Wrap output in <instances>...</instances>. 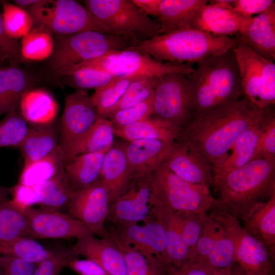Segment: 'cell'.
I'll return each instance as SVG.
<instances>
[{"label":"cell","instance_id":"obj_1","mask_svg":"<svg viewBox=\"0 0 275 275\" xmlns=\"http://www.w3.org/2000/svg\"><path fill=\"white\" fill-rule=\"evenodd\" d=\"M270 113L269 107L258 108L244 97L225 108L191 119L180 130L177 141L196 150L213 168L246 130Z\"/></svg>","mask_w":275,"mask_h":275},{"label":"cell","instance_id":"obj_2","mask_svg":"<svg viewBox=\"0 0 275 275\" xmlns=\"http://www.w3.org/2000/svg\"><path fill=\"white\" fill-rule=\"evenodd\" d=\"M197 64V69L186 76L191 119L225 108L240 99L243 94L240 76L232 49Z\"/></svg>","mask_w":275,"mask_h":275},{"label":"cell","instance_id":"obj_3","mask_svg":"<svg viewBox=\"0 0 275 275\" xmlns=\"http://www.w3.org/2000/svg\"><path fill=\"white\" fill-rule=\"evenodd\" d=\"M217 204L211 211L241 219L261 199L275 194V159L257 158L213 179Z\"/></svg>","mask_w":275,"mask_h":275},{"label":"cell","instance_id":"obj_4","mask_svg":"<svg viewBox=\"0 0 275 275\" xmlns=\"http://www.w3.org/2000/svg\"><path fill=\"white\" fill-rule=\"evenodd\" d=\"M236 38L215 36L192 28L173 30L144 41L131 48L145 53L156 60L173 63H197L231 49Z\"/></svg>","mask_w":275,"mask_h":275},{"label":"cell","instance_id":"obj_5","mask_svg":"<svg viewBox=\"0 0 275 275\" xmlns=\"http://www.w3.org/2000/svg\"><path fill=\"white\" fill-rule=\"evenodd\" d=\"M54 40L53 51L47 65L50 72L58 78L83 62L114 50L130 48L136 42L96 31L54 36Z\"/></svg>","mask_w":275,"mask_h":275},{"label":"cell","instance_id":"obj_6","mask_svg":"<svg viewBox=\"0 0 275 275\" xmlns=\"http://www.w3.org/2000/svg\"><path fill=\"white\" fill-rule=\"evenodd\" d=\"M151 194L149 201L178 213H208L214 209L216 198L209 186L187 182L180 178L163 163L148 175Z\"/></svg>","mask_w":275,"mask_h":275},{"label":"cell","instance_id":"obj_7","mask_svg":"<svg viewBox=\"0 0 275 275\" xmlns=\"http://www.w3.org/2000/svg\"><path fill=\"white\" fill-rule=\"evenodd\" d=\"M85 6L113 35L134 41L159 34L160 24L141 12L131 0H86Z\"/></svg>","mask_w":275,"mask_h":275},{"label":"cell","instance_id":"obj_8","mask_svg":"<svg viewBox=\"0 0 275 275\" xmlns=\"http://www.w3.org/2000/svg\"><path fill=\"white\" fill-rule=\"evenodd\" d=\"M26 10L34 19V26L53 36L86 31L113 34L85 7L73 0H38Z\"/></svg>","mask_w":275,"mask_h":275},{"label":"cell","instance_id":"obj_9","mask_svg":"<svg viewBox=\"0 0 275 275\" xmlns=\"http://www.w3.org/2000/svg\"><path fill=\"white\" fill-rule=\"evenodd\" d=\"M82 68L101 70L114 76L140 78L161 77L172 73L189 76L195 71L190 64L164 63L131 47L109 52L83 62L70 71Z\"/></svg>","mask_w":275,"mask_h":275},{"label":"cell","instance_id":"obj_10","mask_svg":"<svg viewBox=\"0 0 275 275\" xmlns=\"http://www.w3.org/2000/svg\"><path fill=\"white\" fill-rule=\"evenodd\" d=\"M240 73L243 94L259 108L275 103V64L238 41L232 48Z\"/></svg>","mask_w":275,"mask_h":275},{"label":"cell","instance_id":"obj_11","mask_svg":"<svg viewBox=\"0 0 275 275\" xmlns=\"http://www.w3.org/2000/svg\"><path fill=\"white\" fill-rule=\"evenodd\" d=\"M224 229L234 248L235 263L254 275H272V264L265 245L250 234L236 217L224 212L209 213Z\"/></svg>","mask_w":275,"mask_h":275},{"label":"cell","instance_id":"obj_12","mask_svg":"<svg viewBox=\"0 0 275 275\" xmlns=\"http://www.w3.org/2000/svg\"><path fill=\"white\" fill-rule=\"evenodd\" d=\"M180 130L191 119L186 75L169 74L161 77L154 90L153 115Z\"/></svg>","mask_w":275,"mask_h":275},{"label":"cell","instance_id":"obj_13","mask_svg":"<svg viewBox=\"0 0 275 275\" xmlns=\"http://www.w3.org/2000/svg\"><path fill=\"white\" fill-rule=\"evenodd\" d=\"M100 118L87 90L67 94L64 109L57 125L60 145L67 157L79 140Z\"/></svg>","mask_w":275,"mask_h":275},{"label":"cell","instance_id":"obj_14","mask_svg":"<svg viewBox=\"0 0 275 275\" xmlns=\"http://www.w3.org/2000/svg\"><path fill=\"white\" fill-rule=\"evenodd\" d=\"M188 260L212 270L224 269L235 263L230 238L208 213L204 215L200 238Z\"/></svg>","mask_w":275,"mask_h":275},{"label":"cell","instance_id":"obj_15","mask_svg":"<svg viewBox=\"0 0 275 275\" xmlns=\"http://www.w3.org/2000/svg\"><path fill=\"white\" fill-rule=\"evenodd\" d=\"M110 196L99 179L87 187L73 192L67 207L68 213L80 222L94 235L105 237Z\"/></svg>","mask_w":275,"mask_h":275},{"label":"cell","instance_id":"obj_16","mask_svg":"<svg viewBox=\"0 0 275 275\" xmlns=\"http://www.w3.org/2000/svg\"><path fill=\"white\" fill-rule=\"evenodd\" d=\"M28 237L33 239L76 238L93 234L80 222L61 211L41 207L23 210ZM94 235V234H93Z\"/></svg>","mask_w":275,"mask_h":275},{"label":"cell","instance_id":"obj_17","mask_svg":"<svg viewBox=\"0 0 275 275\" xmlns=\"http://www.w3.org/2000/svg\"><path fill=\"white\" fill-rule=\"evenodd\" d=\"M148 175L133 179L122 194L110 203L107 220L116 226L144 223L152 217Z\"/></svg>","mask_w":275,"mask_h":275},{"label":"cell","instance_id":"obj_18","mask_svg":"<svg viewBox=\"0 0 275 275\" xmlns=\"http://www.w3.org/2000/svg\"><path fill=\"white\" fill-rule=\"evenodd\" d=\"M123 242L143 255L154 256L164 265L168 264L167 242L163 226L153 217L143 225L138 224L111 228Z\"/></svg>","mask_w":275,"mask_h":275},{"label":"cell","instance_id":"obj_19","mask_svg":"<svg viewBox=\"0 0 275 275\" xmlns=\"http://www.w3.org/2000/svg\"><path fill=\"white\" fill-rule=\"evenodd\" d=\"M182 180L195 184L209 186L213 182L212 166L189 145L176 141L163 163Z\"/></svg>","mask_w":275,"mask_h":275},{"label":"cell","instance_id":"obj_20","mask_svg":"<svg viewBox=\"0 0 275 275\" xmlns=\"http://www.w3.org/2000/svg\"><path fill=\"white\" fill-rule=\"evenodd\" d=\"M174 143L156 139H141L125 144L132 180L149 175L161 166Z\"/></svg>","mask_w":275,"mask_h":275},{"label":"cell","instance_id":"obj_21","mask_svg":"<svg viewBox=\"0 0 275 275\" xmlns=\"http://www.w3.org/2000/svg\"><path fill=\"white\" fill-rule=\"evenodd\" d=\"M71 249L77 256L93 261L109 275H126L123 255L108 237L98 238L93 234L87 235L77 239Z\"/></svg>","mask_w":275,"mask_h":275},{"label":"cell","instance_id":"obj_22","mask_svg":"<svg viewBox=\"0 0 275 275\" xmlns=\"http://www.w3.org/2000/svg\"><path fill=\"white\" fill-rule=\"evenodd\" d=\"M260 56L275 59V4L253 17L236 37Z\"/></svg>","mask_w":275,"mask_h":275},{"label":"cell","instance_id":"obj_23","mask_svg":"<svg viewBox=\"0 0 275 275\" xmlns=\"http://www.w3.org/2000/svg\"><path fill=\"white\" fill-rule=\"evenodd\" d=\"M252 18H244L236 14L233 10L207 3L195 17L191 28L215 36L230 37L234 35L237 36Z\"/></svg>","mask_w":275,"mask_h":275},{"label":"cell","instance_id":"obj_24","mask_svg":"<svg viewBox=\"0 0 275 275\" xmlns=\"http://www.w3.org/2000/svg\"><path fill=\"white\" fill-rule=\"evenodd\" d=\"M99 179L109 191L110 203L127 188L132 178L125 144H114L106 153Z\"/></svg>","mask_w":275,"mask_h":275},{"label":"cell","instance_id":"obj_25","mask_svg":"<svg viewBox=\"0 0 275 275\" xmlns=\"http://www.w3.org/2000/svg\"><path fill=\"white\" fill-rule=\"evenodd\" d=\"M271 112L246 130L233 144L226 155L213 167V179L241 167L251 161L260 135Z\"/></svg>","mask_w":275,"mask_h":275},{"label":"cell","instance_id":"obj_26","mask_svg":"<svg viewBox=\"0 0 275 275\" xmlns=\"http://www.w3.org/2000/svg\"><path fill=\"white\" fill-rule=\"evenodd\" d=\"M244 229L261 242L270 256L275 250V194L256 203L241 219Z\"/></svg>","mask_w":275,"mask_h":275},{"label":"cell","instance_id":"obj_27","mask_svg":"<svg viewBox=\"0 0 275 275\" xmlns=\"http://www.w3.org/2000/svg\"><path fill=\"white\" fill-rule=\"evenodd\" d=\"M149 206L151 215L161 223L165 231L168 265L178 267L188 259L189 251L182 238L177 213L154 202L149 201Z\"/></svg>","mask_w":275,"mask_h":275},{"label":"cell","instance_id":"obj_28","mask_svg":"<svg viewBox=\"0 0 275 275\" xmlns=\"http://www.w3.org/2000/svg\"><path fill=\"white\" fill-rule=\"evenodd\" d=\"M207 0H161L156 19L160 24L159 34L184 28L192 23Z\"/></svg>","mask_w":275,"mask_h":275},{"label":"cell","instance_id":"obj_29","mask_svg":"<svg viewBox=\"0 0 275 275\" xmlns=\"http://www.w3.org/2000/svg\"><path fill=\"white\" fill-rule=\"evenodd\" d=\"M59 145L58 126L54 122L29 126L17 148L23 157L24 164H26L47 156Z\"/></svg>","mask_w":275,"mask_h":275},{"label":"cell","instance_id":"obj_30","mask_svg":"<svg viewBox=\"0 0 275 275\" xmlns=\"http://www.w3.org/2000/svg\"><path fill=\"white\" fill-rule=\"evenodd\" d=\"M32 85L26 72L18 65L0 67V117L17 109Z\"/></svg>","mask_w":275,"mask_h":275},{"label":"cell","instance_id":"obj_31","mask_svg":"<svg viewBox=\"0 0 275 275\" xmlns=\"http://www.w3.org/2000/svg\"><path fill=\"white\" fill-rule=\"evenodd\" d=\"M109 149L79 154L66 161L65 172L73 191L87 187L99 179L104 156Z\"/></svg>","mask_w":275,"mask_h":275},{"label":"cell","instance_id":"obj_32","mask_svg":"<svg viewBox=\"0 0 275 275\" xmlns=\"http://www.w3.org/2000/svg\"><path fill=\"white\" fill-rule=\"evenodd\" d=\"M18 107L23 118L32 125L54 123L59 112V105L53 96L43 89L29 90Z\"/></svg>","mask_w":275,"mask_h":275},{"label":"cell","instance_id":"obj_33","mask_svg":"<svg viewBox=\"0 0 275 275\" xmlns=\"http://www.w3.org/2000/svg\"><path fill=\"white\" fill-rule=\"evenodd\" d=\"M115 135L128 142L141 139H156L174 143L180 129L154 116L130 125L114 127Z\"/></svg>","mask_w":275,"mask_h":275},{"label":"cell","instance_id":"obj_34","mask_svg":"<svg viewBox=\"0 0 275 275\" xmlns=\"http://www.w3.org/2000/svg\"><path fill=\"white\" fill-rule=\"evenodd\" d=\"M66 157L59 145L47 156L24 164L18 184L34 185L49 180L64 170Z\"/></svg>","mask_w":275,"mask_h":275},{"label":"cell","instance_id":"obj_35","mask_svg":"<svg viewBox=\"0 0 275 275\" xmlns=\"http://www.w3.org/2000/svg\"><path fill=\"white\" fill-rule=\"evenodd\" d=\"M105 237L113 240L122 253L126 275H167L165 265L156 258L143 255L121 240L111 229H107Z\"/></svg>","mask_w":275,"mask_h":275},{"label":"cell","instance_id":"obj_36","mask_svg":"<svg viewBox=\"0 0 275 275\" xmlns=\"http://www.w3.org/2000/svg\"><path fill=\"white\" fill-rule=\"evenodd\" d=\"M114 126L108 119L99 118L79 140L67 157V160L84 153H95L109 149L114 144Z\"/></svg>","mask_w":275,"mask_h":275},{"label":"cell","instance_id":"obj_37","mask_svg":"<svg viewBox=\"0 0 275 275\" xmlns=\"http://www.w3.org/2000/svg\"><path fill=\"white\" fill-rule=\"evenodd\" d=\"M37 191L38 204L60 211L67 208L73 194L64 170L40 184L35 185Z\"/></svg>","mask_w":275,"mask_h":275},{"label":"cell","instance_id":"obj_38","mask_svg":"<svg viewBox=\"0 0 275 275\" xmlns=\"http://www.w3.org/2000/svg\"><path fill=\"white\" fill-rule=\"evenodd\" d=\"M139 78H141L133 76H115L105 85L96 89L91 99L100 117L106 118L130 84Z\"/></svg>","mask_w":275,"mask_h":275},{"label":"cell","instance_id":"obj_39","mask_svg":"<svg viewBox=\"0 0 275 275\" xmlns=\"http://www.w3.org/2000/svg\"><path fill=\"white\" fill-rule=\"evenodd\" d=\"M54 45L52 34L43 28L34 26L22 38L20 45L21 59L36 61L48 59L53 52Z\"/></svg>","mask_w":275,"mask_h":275},{"label":"cell","instance_id":"obj_40","mask_svg":"<svg viewBox=\"0 0 275 275\" xmlns=\"http://www.w3.org/2000/svg\"><path fill=\"white\" fill-rule=\"evenodd\" d=\"M52 251L44 248L34 239L22 236L0 241V255L14 257L38 264L51 254Z\"/></svg>","mask_w":275,"mask_h":275},{"label":"cell","instance_id":"obj_41","mask_svg":"<svg viewBox=\"0 0 275 275\" xmlns=\"http://www.w3.org/2000/svg\"><path fill=\"white\" fill-rule=\"evenodd\" d=\"M28 237L27 224L23 210L10 200L0 201V241Z\"/></svg>","mask_w":275,"mask_h":275},{"label":"cell","instance_id":"obj_42","mask_svg":"<svg viewBox=\"0 0 275 275\" xmlns=\"http://www.w3.org/2000/svg\"><path fill=\"white\" fill-rule=\"evenodd\" d=\"M3 23L10 37L15 40L23 38L33 29L34 21L26 10L7 2L3 3Z\"/></svg>","mask_w":275,"mask_h":275},{"label":"cell","instance_id":"obj_43","mask_svg":"<svg viewBox=\"0 0 275 275\" xmlns=\"http://www.w3.org/2000/svg\"><path fill=\"white\" fill-rule=\"evenodd\" d=\"M115 77L101 70L82 68L70 71L59 78L76 90H96L108 82Z\"/></svg>","mask_w":275,"mask_h":275},{"label":"cell","instance_id":"obj_44","mask_svg":"<svg viewBox=\"0 0 275 275\" xmlns=\"http://www.w3.org/2000/svg\"><path fill=\"white\" fill-rule=\"evenodd\" d=\"M29 126L16 109L6 114L0 121V148L17 147L25 136Z\"/></svg>","mask_w":275,"mask_h":275},{"label":"cell","instance_id":"obj_45","mask_svg":"<svg viewBox=\"0 0 275 275\" xmlns=\"http://www.w3.org/2000/svg\"><path fill=\"white\" fill-rule=\"evenodd\" d=\"M160 77H144L133 81L106 118L118 111L132 106L147 99L154 92Z\"/></svg>","mask_w":275,"mask_h":275},{"label":"cell","instance_id":"obj_46","mask_svg":"<svg viewBox=\"0 0 275 275\" xmlns=\"http://www.w3.org/2000/svg\"><path fill=\"white\" fill-rule=\"evenodd\" d=\"M154 92L147 99L132 106L118 111L107 117L114 127H121L145 120L153 115Z\"/></svg>","mask_w":275,"mask_h":275},{"label":"cell","instance_id":"obj_47","mask_svg":"<svg viewBox=\"0 0 275 275\" xmlns=\"http://www.w3.org/2000/svg\"><path fill=\"white\" fill-rule=\"evenodd\" d=\"M176 213L179 219L182 238L189 249L190 255L200 238L204 217L207 213Z\"/></svg>","mask_w":275,"mask_h":275},{"label":"cell","instance_id":"obj_48","mask_svg":"<svg viewBox=\"0 0 275 275\" xmlns=\"http://www.w3.org/2000/svg\"><path fill=\"white\" fill-rule=\"evenodd\" d=\"M76 257L72 249L52 251L48 258L37 264L33 275H59L68 262Z\"/></svg>","mask_w":275,"mask_h":275},{"label":"cell","instance_id":"obj_49","mask_svg":"<svg viewBox=\"0 0 275 275\" xmlns=\"http://www.w3.org/2000/svg\"><path fill=\"white\" fill-rule=\"evenodd\" d=\"M257 158L275 159V117L274 115L265 124L259 138L252 160Z\"/></svg>","mask_w":275,"mask_h":275},{"label":"cell","instance_id":"obj_50","mask_svg":"<svg viewBox=\"0 0 275 275\" xmlns=\"http://www.w3.org/2000/svg\"><path fill=\"white\" fill-rule=\"evenodd\" d=\"M20 59V45L17 40L7 34L0 13V61H8L10 65H18Z\"/></svg>","mask_w":275,"mask_h":275},{"label":"cell","instance_id":"obj_51","mask_svg":"<svg viewBox=\"0 0 275 275\" xmlns=\"http://www.w3.org/2000/svg\"><path fill=\"white\" fill-rule=\"evenodd\" d=\"M37 264L20 258L0 255L1 275H33Z\"/></svg>","mask_w":275,"mask_h":275},{"label":"cell","instance_id":"obj_52","mask_svg":"<svg viewBox=\"0 0 275 275\" xmlns=\"http://www.w3.org/2000/svg\"><path fill=\"white\" fill-rule=\"evenodd\" d=\"M275 4L272 0H235L233 11L244 18L258 15Z\"/></svg>","mask_w":275,"mask_h":275},{"label":"cell","instance_id":"obj_53","mask_svg":"<svg viewBox=\"0 0 275 275\" xmlns=\"http://www.w3.org/2000/svg\"><path fill=\"white\" fill-rule=\"evenodd\" d=\"M67 267L79 275H109L100 265L89 259H72Z\"/></svg>","mask_w":275,"mask_h":275},{"label":"cell","instance_id":"obj_54","mask_svg":"<svg viewBox=\"0 0 275 275\" xmlns=\"http://www.w3.org/2000/svg\"><path fill=\"white\" fill-rule=\"evenodd\" d=\"M165 266L167 275H212V269L189 260L178 267L172 265Z\"/></svg>","mask_w":275,"mask_h":275},{"label":"cell","instance_id":"obj_55","mask_svg":"<svg viewBox=\"0 0 275 275\" xmlns=\"http://www.w3.org/2000/svg\"><path fill=\"white\" fill-rule=\"evenodd\" d=\"M132 3L147 16L157 18L161 0H131Z\"/></svg>","mask_w":275,"mask_h":275},{"label":"cell","instance_id":"obj_56","mask_svg":"<svg viewBox=\"0 0 275 275\" xmlns=\"http://www.w3.org/2000/svg\"><path fill=\"white\" fill-rule=\"evenodd\" d=\"M209 4L222 8L233 10L235 0H212L209 1Z\"/></svg>","mask_w":275,"mask_h":275},{"label":"cell","instance_id":"obj_57","mask_svg":"<svg viewBox=\"0 0 275 275\" xmlns=\"http://www.w3.org/2000/svg\"><path fill=\"white\" fill-rule=\"evenodd\" d=\"M38 0H16L14 1L15 5L20 8H27L36 3Z\"/></svg>","mask_w":275,"mask_h":275},{"label":"cell","instance_id":"obj_58","mask_svg":"<svg viewBox=\"0 0 275 275\" xmlns=\"http://www.w3.org/2000/svg\"><path fill=\"white\" fill-rule=\"evenodd\" d=\"M233 265L224 269L212 270V275H232Z\"/></svg>","mask_w":275,"mask_h":275},{"label":"cell","instance_id":"obj_59","mask_svg":"<svg viewBox=\"0 0 275 275\" xmlns=\"http://www.w3.org/2000/svg\"><path fill=\"white\" fill-rule=\"evenodd\" d=\"M232 275H254L242 269L237 264L234 263L232 267Z\"/></svg>","mask_w":275,"mask_h":275},{"label":"cell","instance_id":"obj_60","mask_svg":"<svg viewBox=\"0 0 275 275\" xmlns=\"http://www.w3.org/2000/svg\"><path fill=\"white\" fill-rule=\"evenodd\" d=\"M9 193H11V188L0 186V201L8 200L7 196Z\"/></svg>","mask_w":275,"mask_h":275},{"label":"cell","instance_id":"obj_61","mask_svg":"<svg viewBox=\"0 0 275 275\" xmlns=\"http://www.w3.org/2000/svg\"><path fill=\"white\" fill-rule=\"evenodd\" d=\"M0 275H1V269H0Z\"/></svg>","mask_w":275,"mask_h":275}]
</instances>
